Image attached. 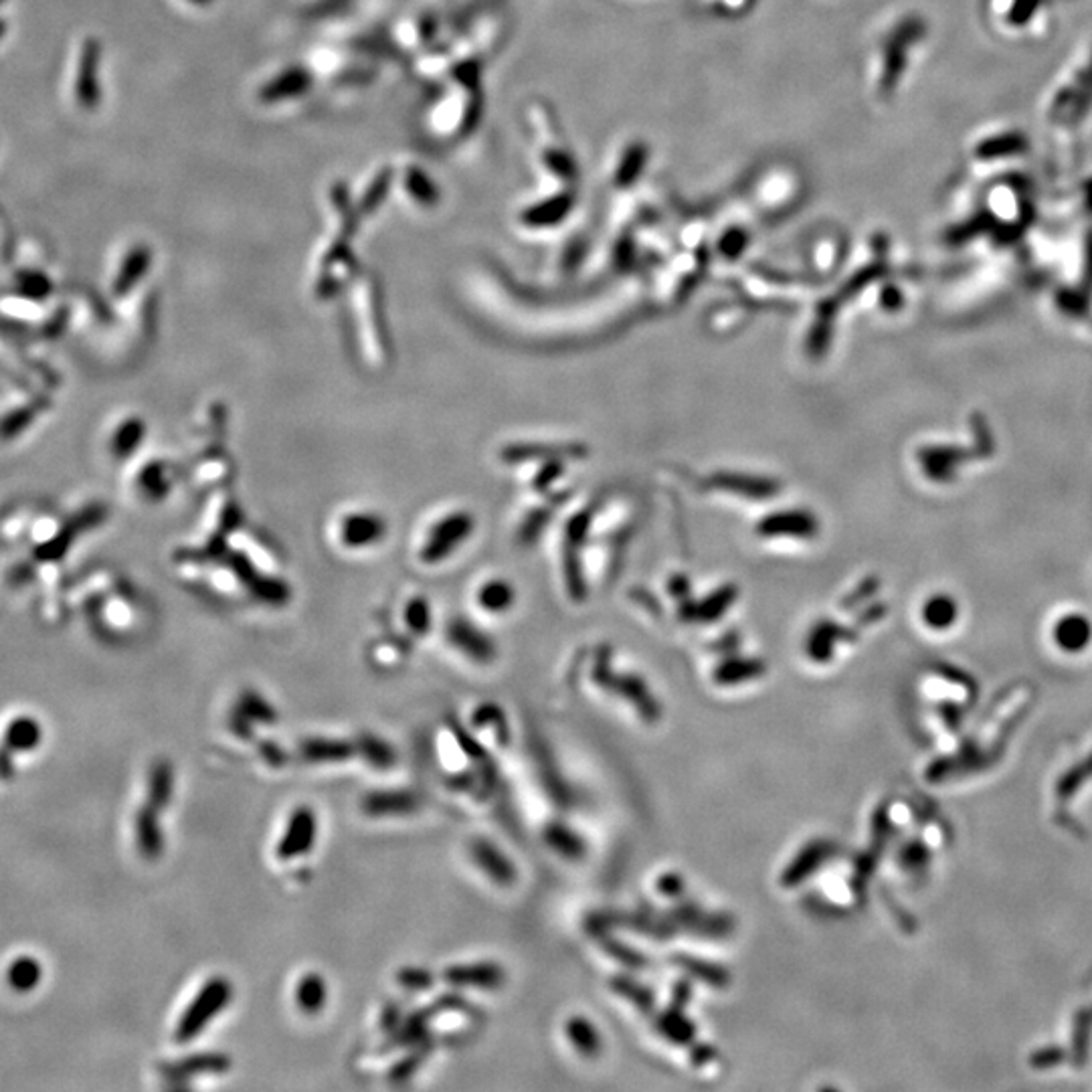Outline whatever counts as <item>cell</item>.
<instances>
[{
  "label": "cell",
  "mask_w": 1092,
  "mask_h": 1092,
  "mask_svg": "<svg viewBox=\"0 0 1092 1092\" xmlns=\"http://www.w3.org/2000/svg\"><path fill=\"white\" fill-rule=\"evenodd\" d=\"M758 533L765 537L809 539L817 533V520L809 512H779L760 522Z\"/></svg>",
  "instance_id": "obj_5"
},
{
  "label": "cell",
  "mask_w": 1092,
  "mask_h": 1092,
  "mask_svg": "<svg viewBox=\"0 0 1092 1092\" xmlns=\"http://www.w3.org/2000/svg\"><path fill=\"white\" fill-rule=\"evenodd\" d=\"M451 642L463 650L466 653H470V657L478 659V661H490L494 655V648L488 642L486 636H482L480 632L472 630V627L466 625H455L451 630Z\"/></svg>",
  "instance_id": "obj_17"
},
{
  "label": "cell",
  "mask_w": 1092,
  "mask_h": 1092,
  "mask_svg": "<svg viewBox=\"0 0 1092 1092\" xmlns=\"http://www.w3.org/2000/svg\"><path fill=\"white\" fill-rule=\"evenodd\" d=\"M39 739H41L39 724L32 718H19L7 731L5 745H9L13 751H26L35 747Z\"/></svg>",
  "instance_id": "obj_21"
},
{
  "label": "cell",
  "mask_w": 1092,
  "mask_h": 1092,
  "mask_svg": "<svg viewBox=\"0 0 1092 1092\" xmlns=\"http://www.w3.org/2000/svg\"><path fill=\"white\" fill-rule=\"evenodd\" d=\"M419 807V800L409 791H373L362 800V811L373 817L407 815Z\"/></svg>",
  "instance_id": "obj_7"
},
{
  "label": "cell",
  "mask_w": 1092,
  "mask_h": 1092,
  "mask_svg": "<svg viewBox=\"0 0 1092 1092\" xmlns=\"http://www.w3.org/2000/svg\"><path fill=\"white\" fill-rule=\"evenodd\" d=\"M229 1066H231L229 1058L223 1054H196L186 1058L184 1063L177 1065L173 1068V1074H177L175 1078H186V1074H198V1072L217 1074L229 1070Z\"/></svg>",
  "instance_id": "obj_20"
},
{
  "label": "cell",
  "mask_w": 1092,
  "mask_h": 1092,
  "mask_svg": "<svg viewBox=\"0 0 1092 1092\" xmlns=\"http://www.w3.org/2000/svg\"><path fill=\"white\" fill-rule=\"evenodd\" d=\"M318 834V819L316 813L308 807H295L287 819L286 832L278 842L276 854L282 859H293L308 854L316 842Z\"/></svg>",
  "instance_id": "obj_2"
},
{
  "label": "cell",
  "mask_w": 1092,
  "mask_h": 1092,
  "mask_svg": "<svg viewBox=\"0 0 1092 1092\" xmlns=\"http://www.w3.org/2000/svg\"><path fill=\"white\" fill-rule=\"evenodd\" d=\"M565 1036L569 1044L585 1058L599 1056L603 1050V1038L593 1019L585 1015H571L565 1021Z\"/></svg>",
  "instance_id": "obj_9"
},
{
  "label": "cell",
  "mask_w": 1092,
  "mask_h": 1092,
  "mask_svg": "<svg viewBox=\"0 0 1092 1092\" xmlns=\"http://www.w3.org/2000/svg\"><path fill=\"white\" fill-rule=\"evenodd\" d=\"M1090 99H1092V63L1082 72L1078 79V89L1076 87L1068 89L1063 95L1058 93L1054 102V112L1056 114L1066 112L1070 118H1078L1090 108Z\"/></svg>",
  "instance_id": "obj_14"
},
{
  "label": "cell",
  "mask_w": 1092,
  "mask_h": 1092,
  "mask_svg": "<svg viewBox=\"0 0 1092 1092\" xmlns=\"http://www.w3.org/2000/svg\"><path fill=\"white\" fill-rule=\"evenodd\" d=\"M836 648V627L834 625H819L815 630L809 634V642H807V653L813 661L817 664H823V661H830L832 653Z\"/></svg>",
  "instance_id": "obj_22"
},
{
  "label": "cell",
  "mask_w": 1092,
  "mask_h": 1092,
  "mask_svg": "<svg viewBox=\"0 0 1092 1092\" xmlns=\"http://www.w3.org/2000/svg\"><path fill=\"white\" fill-rule=\"evenodd\" d=\"M445 981L455 987H478V989H498L506 981V973L498 963H476V965H453L445 973Z\"/></svg>",
  "instance_id": "obj_4"
},
{
  "label": "cell",
  "mask_w": 1092,
  "mask_h": 1092,
  "mask_svg": "<svg viewBox=\"0 0 1092 1092\" xmlns=\"http://www.w3.org/2000/svg\"><path fill=\"white\" fill-rule=\"evenodd\" d=\"M657 890H659L664 897L676 899V897L682 895L684 880H682L676 872H668V874H664V876H661V878L657 880Z\"/></svg>",
  "instance_id": "obj_32"
},
{
  "label": "cell",
  "mask_w": 1092,
  "mask_h": 1092,
  "mask_svg": "<svg viewBox=\"0 0 1092 1092\" xmlns=\"http://www.w3.org/2000/svg\"><path fill=\"white\" fill-rule=\"evenodd\" d=\"M300 753L310 763H340L354 756L356 747L340 739H308L302 743Z\"/></svg>",
  "instance_id": "obj_12"
},
{
  "label": "cell",
  "mask_w": 1092,
  "mask_h": 1092,
  "mask_svg": "<svg viewBox=\"0 0 1092 1092\" xmlns=\"http://www.w3.org/2000/svg\"><path fill=\"white\" fill-rule=\"evenodd\" d=\"M234 998V987H231L227 977H211L201 989H198L196 998L188 1004L184 1014L177 1023V1040L190 1042L196 1036H201L207 1025L229 1006Z\"/></svg>",
  "instance_id": "obj_1"
},
{
  "label": "cell",
  "mask_w": 1092,
  "mask_h": 1092,
  "mask_svg": "<svg viewBox=\"0 0 1092 1092\" xmlns=\"http://www.w3.org/2000/svg\"><path fill=\"white\" fill-rule=\"evenodd\" d=\"M175 793V769L167 760H160L150 771L148 777V796L146 804L156 807L158 811L167 809L171 806Z\"/></svg>",
  "instance_id": "obj_13"
},
{
  "label": "cell",
  "mask_w": 1092,
  "mask_h": 1092,
  "mask_svg": "<svg viewBox=\"0 0 1092 1092\" xmlns=\"http://www.w3.org/2000/svg\"><path fill=\"white\" fill-rule=\"evenodd\" d=\"M144 266H146V255H144L142 251H138V253L131 255V257L128 259V263H126V268H128V270H124L122 276H120V280H118V287H120V289H126V287L131 284V280H134L136 276L142 274Z\"/></svg>",
  "instance_id": "obj_31"
},
{
  "label": "cell",
  "mask_w": 1092,
  "mask_h": 1092,
  "mask_svg": "<svg viewBox=\"0 0 1092 1092\" xmlns=\"http://www.w3.org/2000/svg\"><path fill=\"white\" fill-rule=\"evenodd\" d=\"M682 962H684L682 965H684L686 969H688V967H692V969H699V967H701V969H702V965H699L701 962H697V959H692V957H684ZM704 975H706V981H710L712 985H718V987L724 985L726 979H728V975H726L722 969H718V967L704 969Z\"/></svg>",
  "instance_id": "obj_33"
},
{
  "label": "cell",
  "mask_w": 1092,
  "mask_h": 1092,
  "mask_svg": "<svg viewBox=\"0 0 1092 1092\" xmlns=\"http://www.w3.org/2000/svg\"><path fill=\"white\" fill-rule=\"evenodd\" d=\"M546 842L554 852H558L560 856H565L569 859H581L587 854L585 840L577 832H573L571 827L562 825V823H552L548 827Z\"/></svg>",
  "instance_id": "obj_16"
},
{
  "label": "cell",
  "mask_w": 1092,
  "mask_h": 1092,
  "mask_svg": "<svg viewBox=\"0 0 1092 1092\" xmlns=\"http://www.w3.org/2000/svg\"><path fill=\"white\" fill-rule=\"evenodd\" d=\"M1088 638V625L1082 619H1066L1058 625L1056 640L1066 650H1080Z\"/></svg>",
  "instance_id": "obj_24"
},
{
  "label": "cell",
  "mask_w": 1092,
  "mask_h": 1092,
  "mask_svg": "<svg viewBox=\"0 0 1092 1092\" xmlns=\"http://www.w3.org/2000/svg\"><path fill=\"white\" fill-rule=\"evenodd\" d=\"M657 1030L666 1040L676 1042L680 1046L690 1044L694 1038H697V1028H694V1023L678 1010H672L661 1015L657 1021Z\"/></svg>",
  "instance_id": "obj_19"
},
{
  "label": "cell",
  "mask_w": 1092,
  "mask_h": 1092,
  "mask_svg": "<svg viewBox=\"0 0 1092 1092\" xmlns=\"http://www.w3.org/2000/svg\"><path fill=\"white\" fill-rule=\"evenodd\" d=\"M470 854L474 858V862L478 864V868L495 884L500 886H510L514 884L518 872L512 859L498 848L495 844H492L490 840L478 838L472 842L470 846Z\"/></svg>",
  "instance_id": "obj_3"
},
{
  "label": "cell",
  "mask_w": 1092,
  "mask_h": 1092,
  "mask_svg": "<svg viewBox=\"0 0 1092 1092\" xmlns=\"http://www.w3.org/2000/svg\"><path fill=\"white\" fill-rule=\"evenodd\" d=\"M512 603V589L504 583H490L482 591V605L490 611H502Z\"/></svg>",
  "instance_id": "obj_28"
},
{
  "label": "cell",
  "mask_w": 1092,
  "mask_h": 1092,
  "mask_svg": "<svg viewBox=\"0 0 1092 1092\" xmlns=\"http://www.w3.org/2000/svg\"><path fill=\"white\" fill-rule=\"evenodd\" d=\"M834 854V848L830 842L825 840H815L809 846L804 848V852H800L796 858H793V862L789 864L787 872L783 874V886H796L800 884V880H806L807 876H811L827 858Z\"/></svg>",
  "instance_id": "obj_6"
},
{
  "label": "cell",
  "mask_w": 1092,
  "mask_h": 1092,
  "mask_svg": "<svg viewBox=\"0 0 1092 1092\" xmlns=\"http://www.w3.org/2000/svg\"><path fill=\"white\" fill-rule=\"evenodd\" d=\"M733 599H735V593L731 589H722V591L710 595L706 601H702L701 607L697 609V613H692V617L706 619V621L716 619L718 615H722L726 611V607L731 605Z\"/></svg>",
  "instance_id": "obj_26"
},
{
  "label": "cell",
  "mask_w": 1092,
  "mask_h": 1092,
  "mask_svg": "<svg viewBox=\"0 0 1092 1092\" xmlns=\"http://www.w3.org/2000/svg\"><path fill=\"white\" fill-rule=\"evenodd\" d=\"M3 30H5V26H3V23H0V35H3Z\"/></svg>",
  "instance_id": "obj_34"
},
{
  "label": "cell",
  "mask_w": 1092,
  "mask_h": 1092,
  "mask_svg": "<svg viewBox=\"0 0 1092 1092\" xmlns=\"http://www.w3.org/2000/svg\"><path fill=\"white\" fill-rule=\"evenodd\" d=\"M399 981L409 989H427L434 985V975L421 967H407L399 973Z\"/></svg>",
  "instance_id": "obj_30"
},
{
  "label": "cell",
  "mask_w": 1092,
  "mask_h": 1092,
  "mask_svg": "<svg viewBox=\"0 0 1092 1092\" xmlns=\"http://www.w3.org/2000/svg\"><path fill=\"white\" fill-rule=\"evenodd\" d=\"M918 23H905V26L901 30H897L895 35H892L888 41V57L884 59V65H880V91H892L895 87L897 79H901L903 70L907 65V39L910 37L909 32L916 26Z\"/></svg>",
  "instance_id": "obj_8"
},
{
  "label": "cell",
  "mask_w": 1092,
  "mask_h": 1092,
  "mask_svg": "<svg viewBox=\"0 0 1092 1092\" xmlns=\"http://www.w3.org/2000/svg\"><path fill=\"white\" fill-rule=\"evenodd\" d=\"M953 613H955L953 605L945 599H933V601L926 603V607H924L926 625H931V627H947L953 619Z\"/></svg>",
  "instance_id": "obj_29"
},
{
  "label": "cell",
  "mask_w": 1092,
  "mask_h": 1092,
  "mask_svg": "<svg viewBox=\"0 0 1092 1092\" xmlns=\"http://www.w3.org/2000/svg\"><path fill=\"white\" fill-rule=\"evenodd\" d=\"M716 482L722 488L743 490L747 492V495H754V498H769L777 490V486L769 480H745V476H718Z\"/></svg>",
  "instance_id": "obj_23"
},
{
  "label": "cell",
  "mask_w": 1092,
  "mask_h": 1092,
  "mask_svg": "<svg viewBox=\"0 0 1092 1092\" xmlns=\"http://www.w3.org/2000/svg\"><path fill=\"white\" fill-rule=\"evenodd\" d=\"M158 809L144 806L136 815V842L146 858H158L164 850V836L158 821Z\"/></svg>",
  "instance_id": "obj_11"
},
{
  "label": "cell",
  "mask_w": 1092,
  "mask_h": 1092,
  "mask_svg": "<svg viewBox=\"0 0 1092 1092\" xmlns=\"http://www.w3.org/2000/svg\"><path fill=\"white\" fill-rule=\"evenodd\" d=\"M326 983L318 973H308L295 987V1002L306 1014L320 1012L326 1004Z\"/></svg>",
  "instance_id": "obj_18"
},
{
  "label": "cell",
  "mask_w": 1092,
  "mask_h": 1092,
  "mask_svg": "<svg viewBox=\"0 0 1092 1092\" xmlns=\"http://www.w3.org/2000/svg\"><path fill=\"white\" fill-rule=\"evenodd\" d=\"M360 753L367 756L373 765L377 767H389L394 763V753L392 749L381 741V739H373V737H364L360 743Z\"/></svg>",
  "instance_id": "obj_27"
},
{
  "label": "cell",
  "mask_w": 1092,
  "mask_h": 1092,
  "mask_svg": "<svg viewBox=\"0 0 1092 1092\" xmlns=\"http://www.w3.org/2000/svg\"><path fill=\"white\" fill-rule=\"evenodd\" d=\"M97 43L93 39H87L83 53H81V61H79V76H78V83H76V93H78V102L81 104V108L91 110L97 104Z\"/></svg>",
  "instance_id": "obj_10"
},
{
  "label": "cell",
  "mask_w": 1092,
  "mask_h": 1092,
  "mask_svg": "<svg viewBox=\"0 0 1092 1092\" xmlns=\"http://www.w3.org/2000/svg\"><path fill=\"white\" fill-rule=\"evenodd\" d=\"M763 674H765L763 661L735 657V659H726L724 664H720L716 668L714 680L720 686H733V684H743V682H749V680H756L758 676H763Z\"/></svg>",
  "instance_id": "obj_15"
},
{
  "label": "cell",
  "mask_w": 1092,
  "mask_h": 1092,
  "mask_svg": "<svg viewBox=\"0 0 1092 1092\" xmlns=\"http://www.w3.org/2000/svg\"><path fill=\"white\" fill-rule=\"evenodd\" d=\"M39 975H41V967L37 965L35 959L23 957V959H17L15 965L11 967L9 979L17 989H30L32 985H37Z\"/></svg>",
  "instance_id": "obj_25"
}]
</instances>
